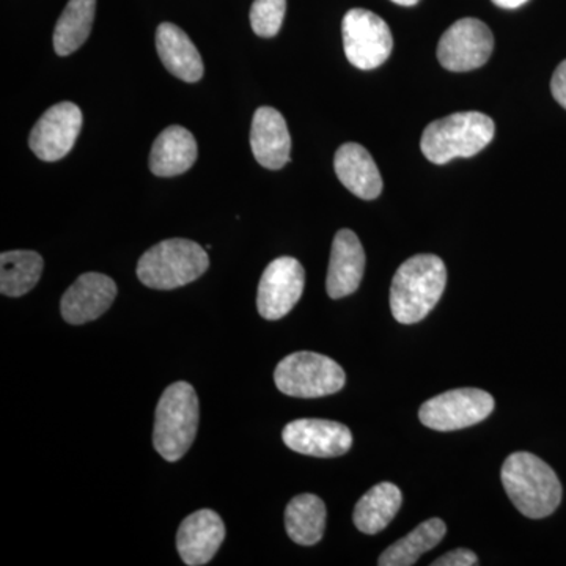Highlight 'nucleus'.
<instances>
[{"label":"nucleus","instance_id":"obj_1","mask_svg":"<svg viewBox=\"0 0 566 566\" xmlns=\"http://www.w3.org/2000/svg\"><path fill=\"white\" fill-rule=\"evenodd\" d=\"M446 283V264L439 256L422 253L406 260L390 286L394 318L401 324L422 322L441 300Z\"/></svg>","mask_w":566,"mask_h":566},{"label":"nucleus","instance_id":"obj_2","mask_svg":"<svg viewBox=\"0 0 566 566\" xmlns=\"http://www.w3.org/2000/svg\"><path fill=\"white\" fill-rule=\"evenodd\" d=\"M502 485L520 513L531 520L553 515L562 502V483L545 461L516 452L502 465Z\"/></svg>","mask_w":566,"mask_h":566},{"label":"nucleus","instance_id":"obj_3","mask_svg":"<svg viewBox=\"0 0 566 566\" xmlns=\"http://www.w3.org/2000/svg\"><path fill=\"white\" fill-rule=\"evenodd\" d=\"M494 133V122L482 112H458L430 123L420 148L428 161L441 166L455 158H472L490 145Z\"/></svg>","mask_w":566,"mask_h":566},{"label":"nucleus","instance_id":"obj_4","mask_svg":"<svg viewBox=\"0 0 566 566\" xmlns=\"http://www.w3.org/2000/svg\"><path fill=\"white\" fill-rule=\"evenodd\" d=\"M199 428V397L189 382H174L164 390L161 400L156 406L153 444L156 452L169 461L181 460L192 442Z\"/></svg>","mask_w":566,"mask_h":566},{"label":"nucleus","instance_id":"obj_5","mask_svg":"<svg viewBox=\"0 0 566 566\" xmlns=\"http://www.w3.org/2000/svg\"><path fill=\"white\" fill-rule=\"evenodd\" d=\"M210 268V256L193 241H161L148 249L137 263V277L153 290H175L202 277Z\"/></svg>","mask_w":566,"mask_h":566},{"label":"nucleus","instance_id":"obj_6","mask_svg":"<svg viewBox=\"0 0 566 566\" xmlns=\"http://www.w3.org/2000/svg\"><path fill=\"white\" fill-rule=\"evenodd\" d=\"M274 381L277 389L289 397L318 398L340 392L346 375L331 357L300 352L283 357L275 367Z\"/></svg>","mask_w":566,"mask_h":566},{"label":"nucleus","instance_id":"obj_7","mask_svg":"<svg viewBox=\"0 0 566 566\" xmlns=\"http://www.w3.org/2000/svg\"><path fill=\"white\" fill-rule=\"evenodd\" d=\"M346 59L359 70H375L389 59L392 32L374 11L353 9L342 22Z\"/></svg>","mask_w":566,"mask_h":566},{"label":"nucleus","instance_id":"obj_8","mask_svg":"<svg viewBox=\"0 0 566 566\" xmlns=\"http://www.w3.org/2000/svg\"><path fill=\"white\" fill-rule=\"evenodd\" d=\"M494 411V398L485 390L465 387L436 395L420 408V422L436 431H457L483 422Z\"/></svg>","mask_w":566,"mask_h":566},{"label":"nucleus","instance_id":"obj_9","mask_svg":"<svg viewBox=\"0 0 566 566\" xmlns=\"http://www.w3.org/2000/svg\"><path fill=\"white\" fill-rule=\"evenodd\" d=\"M494 36L490 28L475 18H464L447 29L438 46V59L446 70L464 73L490 61Z\"/></svg>","mask_w":566,"mask_h":566},{"label":"nucleus","instance_id":"obj_10","mask_svg":"<svg viewBox=\"0 0 566 566\" xmlns=\"http://www.w3.org/2000/svg\"><path fill=\"white\" fill-rule=\"evenodd\" d=\"M305 271L293 256H281L268 264L260 279L256 308L264 319L277 322L292 312L304 293Z\"/></svg>","mask_w":566,"mask_h":566},{"label":"nucleus","instance_id":"obj_11","mask_svg":"<svg viewBox=\"0 0 566 566\" xmlns=\"http://www.w3.org/2000/svg\"><path fill=\"white\" fill-rule=\"evenodd\" d=\"M82 123L84 118L77 104H54L33 126L29 147L41 161H59L73 150L81 134Z\"/></svg>","mask_w":566,"mask_h":566},{"label":"nucleus","instance_id":"obj_12","mask_svg":"<svg viewBox=\"0 0 566 566\" xmlns=\"http://www.w3.org/2000/svg\"><path fill=\"white\" fill-rule=\"evenodd\" d=\"M282 439L293 452L316 458L342 457L353 446L348 427L323 419L293 420L283 428Z\"/></svg>","mask_w":566,"mask_h":566},{"label":"nucleus","instance_id":"obj_13","mask_svg":"<svg viewBox=\"0 0 566 566\" xmlns=\"http://www.w3.org/2000/svg\"><path fill=\"white\" fill-rule=\"evenodd\" d=\"M117 297V285L109 275L85 273L66 290L61 301L63 319L74 326L95 322L109 311Z\"/></svg>","mask_w":566,"mask_h":566},{"label":"nucleus","instance_id":"obj_14","mask_svg":"<svg viewBox=\"0 0 566 566\" xmlns=\"http://www.w3.org/2000/svg\"><path fill=\"white\" fill-rule=\"evenodd\" d=\"M226 538L222 517L212 510H199L182 521L177 534V549L189 566L207 565L218 554Z\"/></svg>","mask_w":566,"mask_h":566},{"label":"nucleus","instance_id":"obj_15","mask_svg":"<svg viewBox=\"0 0 566 566\" xmlns=\"http://www.w3.org/2000/svg\"><path fill=\"white\" fill-rule=\"evenodd\" d=\"M253 158L264 169L281 170L290 163L292 137L281 112L260 107L253 115L251 128Z\"/></svg>","mask_w":566,"mask_h":566},{"label":"nucleus","instance_id":"obj_16","mask_svg":"<svg viewBox=\"0 0 566 566\" xmlns=\"http://www.w3.org/2000/svg\"><path fill=\"white\" fill-rule=\"evenodd\" d=\"M365 270V252L353 230L335 234L327 270L326 290L333 300H342L359 289Z\"/></svg>","mask_w":566,"mask_h":566},{"label":"nucleus","instance_id":"obj_17","mask_svg":"<svg viewBox=\"0 0 566 566\" xmlns=\"http://www.w3.org/2000/svg\"><path fill=\"white\" fill-rule=\"evenodd\" d=\"M334 169L342 185L359 199L375 200L382 192L381 174L363 145H342L335 153Z\"/></svg>","mask_w":566,"mask_h":566},{"label":"nucleus","instance_id":"obj_18","mask_svg":"<svg viewBox=\"0 0 566 566\" xmlns=\"http://www.w3.org/2000/svg\"><path fill=\"white\" fill-rule=\"evenodd\" d=\"M156 50L170 74L178 80L199 82L203 76V61L188 33L172 24L163 22L156 31Z\"/></svg>","mask_w":566,"mask_h":566},{"label":"nucleus","instance_id":"obj_19","mask_svg":"<svg viewBox=\"0 0 566 566\" xmlns=\"http://www.w3.org/2000/svg\"><path fill=\"white\" fill-rule=\"evenodd\" d=\"M197 142L182 126H169L153 144L148 166L159 178H172L188 172L197 161Z\"/></svg>","mask_w":566,"mask_h":566},{"label":"nucleus","instance_id":"obj_20","mask_svg":"<svg viewBox=\"0 0 566 566\" xmlns=\"http://www.w3.org/2000/svg\"><path fill=\"white\" fill-rule=\"evenodd\" d=\"M401 491L394 483L382 482L365 493L354 509V524L363 534L376 535L385 531L400 510Z\"/></svg>","mask_w":566,"mask_h":566},{"label":"nucleus","instance_id":"obj_21","mask_svg":"<svg viewBox=\"0 0 566 566\" xmlns=\"http://www.w3.org/2000/svg\"><path fill=\"white\" fill-rule=\"evenodd\" d=\"M326 527V505L318 495L300 494L285 510L286 534L296 545L314 546Z\"/></svg>","mask_w":566,"mask_h":566},{"label":"nucleus","instance_id":"obj_22","mask_svg":"<svg viewBox=\"0 0 566 566\" xmlns=\"http://www.w3.org/2000/svg\"><path fill=\"white\" fill-rule=\"evenodd\" d=\"M447 532L446 523L439 517H431L419 524L405 538L398 539L387 547L379 557V566H411L428 551L433 549L442 542Z\"/></svg>","mask_w":566,"mask_h":566},{"label":"nucleus","instance_id":"obj_23","mask_svg":"<svg viewBox=\"0 0 566 566\" xmlns=\"http://www.w3.org/2000/svg\"><path fill=\"white\" fill-rule=\"evenodd\" d=\"M96 0H70L54 31V51L62 57L80 50L91 36Z\"/></svg>","mask_w":566,"mask_h":566},{"label":"nucleus","instance_id":"obj_24","mask_svg":"<svg viewBox=\"0 0 566 566\" xmlns=\"http://www.w3.org/2000/svg\"><path fill=\"white\" fill-rule=\"evenodd\" d=\"M43 256L33 251H11L0 255V293L20 297L35 289L43 274Z\"/></svg>","mask_w":566,"mask_h":566},{"label":"nucleus","instance_id":"obj_25","mask_svg":"<svg viewBox=\"0 0 566 566\" xmlns=\"http://www.w3.org/2000/svg\"><path fill=\"white\" fill-rule=\"evenodd\" d=\"M286 0H255L251 7L252 31L262 39H273L285 20Z\"/></svg>","mask_w":566,"mask_h":566},{"label":"nucleus","instance_id":"obj_26","mask_svg":"<svg viewBox=\"0 0 566 566\" xmlns=\"http://www.w3.org/2000/svg\"><path fill=\"white\" fill-rule=\"evenodd\" d=\"M433 566H475L479 565V558H476L474 551L464 549V547H460V549L450 551V553L444 554L434 560Z\"/></svg>","mask_w":566,"mask_h":566},{"label":"nucleus","instance_id":"obj_27","mask_svg":"<svg viewBox=\"0 0 566 566\" xmlns=\"http://www.w3.org/2000/svg\"><path fill=\"white\" fill-rule=\"evenodd\" d=\"M551 92L554 98L566 109V61L562 62L554 71L553 81H551Z\"/></svg>","mask_w":566,"mask_h":566},{"label":"nucleus","instance_id":"obj_28","mask_svg":"<svg viewBox=\"0 0 566 566\" xmlns=\"http://www.w3.org/2000/svg\"><path fill=\"white\" fill-rule=\"evenodd\" d=\"M493 2L495 6L501 7V9L513 10L524 6L527 0H493Z\"/></svg>","mask_w":566,"mask_h":566},{"label":"nucleus","instance_id":"obj_29","mask_svg":"<svg viewBox=\"0 0 566 566\" xmlns=\"http://www.w3.org/2000/svg\"><path fill=\"white\" fill-rule=\"evenodd\" d=\"M392 2L398 3V6L412 7L416 6V3H419L420 0H392Z\"/></svg>","mask_w":566,"mask_h":566}]
</instances>
